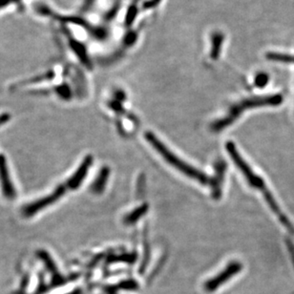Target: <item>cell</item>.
Here are the masks:
<instances>
[{"instance_id": "14", "label": "cell", "mask_w": 294, "mask_h": 294, "mask_svg": "<svg viewBox=\"0 0 294 294\" xmlns=\"http://www.w3.org/2000/svg\"><path fill=\"white\" fill-rule=\"evenodd\" d=\"M136 38H137L136 33L135 32H130L129 34H127V35L125 36V38H124V44L127 45V46H130V45L135 43Z\"/></svg>"}, {"instance_id": "10", "label": "cell", "mask_w": 294, "mask_h": 294, "mask_svg": "<svg viewBox=\"0 0 294 294\" xmlns=\"http://www.w3.org/2000/svg\"><path fill=\"white\" fill-rule=\"evenodd\" d=\"M267 58L269 59V60L280 61V62H287V63L294 62V56H292L290 54L280 53H267Z\"/></svg>"}, {"instance_id": "11", "label": "cell", "mask_w": 294, "mask_h": 294, "mask_svg": "<svg viewBox=\"0 0 294 294\" xmlns=\"http://www.w3.org/2000/svg\"><path fill=\"white\" fill-rule=\"evenodd\" d=\"M108 175H109V170L107 168H104L102 169L101 173L99 175L96 183L94 184V189L97 192H101L104 188V186L106 184V181H107V178H108Z\"/></svg>"}, {"instance_id": "7", "label": "cell", "mask_w": 294, "mask_h": 294, "mask_svg": "<svg viewBox=\"0 0 294 294\" xmlns=\"http://www.w3.org/2000/svg\"><path fill=\"white\" fill-rule=\"evenodd\" d=\"M8 171L6 168V164L4 160L0 161V181L2 183V186L4 187V190H5V195L9 198H12L15 194L14 192V187H10V181L8 180Z\"/></svg>"}, {"instance_id": "1", "label": "cell", "mask_w": 294, "mask_h": 294, "mask_svg": "<svg viewBox=\"0 0 294 294\" xmlns=\"http://www.w3.org/2000/svg\"><path fill=\"white\" fill-rule=\"evenodd\" d=\"M146 140L153 146V148L170 165L176 168L181 173L185 174L186 176L189 177L192 180H195L203 185H208L211 181L209 180L208 176L204 172L196 169L195 167L187 164L182 159L176 156L172 151H170L156 136L151 132L145 133Z\"/></svg>"}, {"instance_id": "3", "label": "cell", "mask_w": 294, "mask_h": 294, "mask_svg": "<svg viewBox=\"0 0 294 294\" xmlns=\"http://www.w3.org/2000/svg\"><path fill=\"white\" fill-rule=\"evenodd\" d=\"M226 151L229 154L230 158L234 160L235 164L238 166V168L241 170V172L243 174V176L245 177L246 181L249 183V185L254 187L257 188L263 192V194L265 195L266 193H267L268 190L267 189L265 183L263 181L262 178H260L257 174L255 173L250 166L244 161V160L242 159V156L239 154V152L236 149V146L233 142L228 141L226 143Z\"/></svg>"}, {"instance_id": "5", "label": "cell", "mask_w": 294, "mask_h": 294, "mask_svg": "<svg viewBox=\"0 0 294 294\" xmlns=\"http://www.w3.org/2000/svg\"><path fill=\"white\" fill-rule=\"evenodd\" d=\"M62 28H63V33L66 35V37H67V41H68L70 49L75 53V54L78 56V58L81 61V63L84 66H86L87 68H91L92 67V62L89 58V55H88L85 46L81 42H80L78 39H76L73 35H71L69 31L64 26H62Z\"/></svg>"}, {"instance_id": "8", "label": "cell", "mask_w": 294, "mask_h": 294, "mask_svg": "<svg viewBox=\"0 0 294 294\" xmlns=\"http://www.w3.org/2000/svg\"><path fill=\"white\" fill-rule=\"evenodd\" d=\"M224 38L225 36L220 32L214 33V35H212V49L210 52V56L215 60H217L220 56Z\"/></svg>"}, {"instance_id": "9", "label": "cell", "mask_w": 294, "mask_h": 294, "mask_svg": "<svg viewBox=\"0 0 294 294\" xmlns=\"http://www.w3.org/2000/svg\"><path fill=\"white\" fill-rule=\"evenodd\" d=\"M148 211V206L146 204L138 207L135 210H133L132 212H130L124 219V223L126 225H131L134 224L138 221V219H140L143 215L146 214V212Z\"/></svg>"}, {"instance_id": "4", "label": "cell", "mask_w": 294, "mask_h": 294, "mask_svg": "<svg viewBox=\"0 0 294 294\" xmlns=\"http://www.w3.org/2000/svg\"><path fill=\"white\" fill-rule=\"evenodd\" d=\"M242 268L241 263L231 262L217 276L213 277L211 280H208L205 285L206 290L208 292H214L215 290L219 289L224 283H226L229 279L239 273L242 270Z\"/></svg>"}, {"instance_id": "12", "label": "cell", "mask_w": 294, "mask_h": 294, "mask_svg": "<svg viewBox=\"0 0 294 294\" xmlns=\"http://www.w3.org/2000/svg\"><path fill=\"white\" fill-rule=\"evenodd\" d=\"M137 14H138V8L136 7V5H131L129 7L126 17H125V25L127 27H130L134 23L135 18L137 17Z\"/></svg>"}, {"instance_id": "13", "label": "cell", "mask_w": 294, "mask_h": 294, "mask_svg": "<svg viewBox=\"0 0 294 294\" xmlns=\"http://www.w3.org/2000/svg\"><path fill=\"white\" fill-rule=\"evenodd\" d=\"M268 80H269L268 76L265 73H261L255 78V85L258 88H264L268 83Z\"/></svg>"}, {"instance_id": "15", "label": "cell", "mask_w": 294, "mask_h": 294, "mask_svg": "<svg viewBox=\"0 0 294 294\" xmlns=\"http://www.w3.org/2000/svg\"><path fill=\"white\" fill-rule=\"evenodd\" d=\"M160 0H148V1H146V2L143 3L142 8H143V9H150V8H153V7H155V6H157V5L160 3Z\"/></svg>"}, {"instance_id": "2", "label": "cell", "mask_w": 294, "mask_h": 294, "mask_svg": "<svg viewBox=\"0 0 294 294\" xmlns=\"http://www.w3.org/2000/svg\"><path fill=\"white\" fill-rule=\"evenodd\" d=\"M283 103V97L281 95H273V96H267V97H257L251 98L242 101V103L234 105L229 113L226 115L224 119L213 122L211 125V129L214 132H219L226 127H228L231 123L236 121L243 111L246 109H251L255 107H262V106H277Z\"/></svg>"}, {"instance_id": "6", "label": "cell", "mask_w": 294, "mask_h": 294, "mask_svg": "<svg viewBox=\"0 0 294 294\" xmlns=\"http://www.w3.org/2000/svg\"><path fill=\"white\" fill-rule=\"evenodd\" d=\"M225 162H220L217 164V172H216V177L210 182L212 186V194L215 199L220 198L221 196V187L223 183V179L225 176Z\"/></svg>"}]
</instances>
